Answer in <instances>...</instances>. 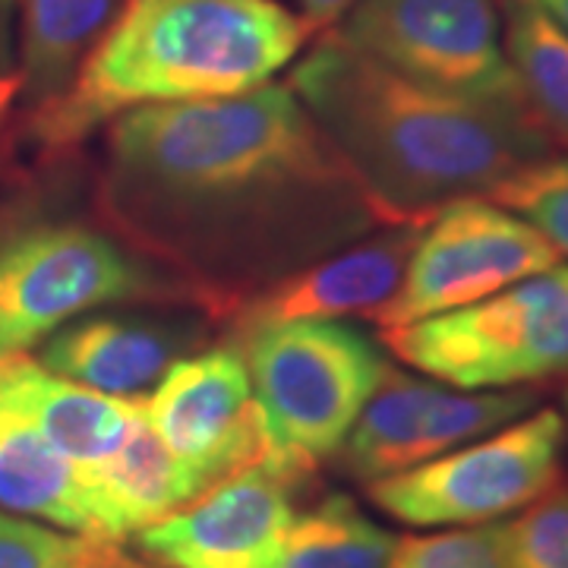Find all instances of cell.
I'll use <instances>...</instances> for the list:
<instances>
[{
  "label": "cell",
  "mask_w": 568,
  "mask_h": 568,
  "mask_svg": "<svg viewBox=\"0 0 568 568\" xmlns=\"http://www.w3.org/2000/svg\"><path fill=\"white\" fill-rule=\"evenodd\" d=\"M99 209L123 246L186 284L209 316L383 224L282 82L111 121Z\"/></svg>",
  "instance_id": "1"
},
{
  "label": "cell",
  "mask_w": 568,
  "mask_h": 568,
  "mask_svg": "<svg viewBox=\"0 0 568 568\" xmlns=\"http://www.w3.org/2000/svg\"><path fill=\"white\" fill-rule=\"evenodd\" d=\"M287 85L383 224L429 222L443 205L489 196L552 155V140L525 102H474L426 89L335 36L291 70Z\"/></svg>",
  "instance_id": "2"
},
{
  "label": "cell",
  "mask_w": 568,
  "mask_h": 568,
  "mask_svg": "<svg viewBox=\"0 0 568 568\" xmlns=\"http://www.w3.org/2000/svg\"><path fill=\"white\" fill-rule=\"evenodd\" d=\"M306 36L278 0H126L67 92L29 111V133L67 152L136 108L241 95L294 61Z\"/></svg>",
  "instance_id": "3"
},
{
  "label": "cell",
  "mask_w": 568,
  "mask_h": 568,
  "mask_svg": "<svg viewBox=\"0 0 568 568\" xmlns=\"http://www.w3.org/2000/svg\"><path fill=\"white\" fill-rule=\"evenodd\" d=\"M265 433V465L291 487L342 452L383 383V347L338 320L263 325L237 338Z\"/></svg>",
  "instance_id": "4"
},
{
  "label": "cell",
  "mask_w": 568,
  "mask_h": 568,
  "mask_svg": "<svg viewBox=\"0 0 568 568\" xmlns=\"http://www.w3.org/2000/svg\"><path fill=\"white\" fill-rule=\"evenodd\" d=\"M383 342L407 366L465 392L568 376V265L477 304L383 328Z\"/></svg>",
  "instance_id": "5"
},
{
  "label": "cell",
  "mask_w": 568,
  "mask_h": 568,
  "mask_svg": "<svg viewBox=\"0 0 568 568\" xmlns=\"http://www.w3.org/2000/svg\"><path fill=\"white\" fill-rule=\"evenodd\" d=\"M136 301L200 297L82 224H26L0 253V357L41 345L82 313Z\"/></svg>",
  "instance_id": "6"
},
{
  "label": "cell",
  "mask_w": 568,
  "mask_h": 568,
  "mask_svg": "<svg viewBox=\"0 0 568 568\" xmlns=\"http://www.w3.org/2000/svg\"><path fill=\"white\" fill-rule=\"evenodd\" d=\"M566 420L544 407L525 420L366 484L373 506L410 528H474L528 508L562 477Z\"/></svg>",
  "instance_id": "7"
},
{
  "label": "cell",
  "mask_w": 568,
  "mask_h": 568,
  "mask_svg": "<svg viewBox=\"0 0 568 568\" xmlns=\"http://www.w3.org/2000/svg\"><path fill=\"white\" fill-rule=\"evenodd\" d=\"M335 39L426 89L474 102H525L496 0H357Z\"/></svg>",
  "instance_id": "8"
},
{
  "label": "cell",
  "mask_w": 568,
  "mask_h": 568,
  "mask_svg": "<svg viewBox=\"0 0 568 568\" xmlns=\"http://www.w3.org/2000/svg\"><path fill=\"white\" fill-rule=\"evenodd\" d=\"M559 263L562 253L525 219L474 196L455 200L426 222L405 282L373 323L395 328L439 316Z\"/></svg>",
  "instance_id": "9"
},
{
  "label": "cell",
  "mask_w": 568,
  "mask_h": 568,
  "mask_svg": "<svg viewBox=\"0 0 568 568\" xmlns=\"http://www.w3.org/2000/svg\"><path fill=\"white\" fill-rule=\"evenodd\" d=\"M142 410L162 443L183 465L205 480L265 465V433L244 354L234 347H212L181 357Z\"/></svg>",
  "instance_id": "10"
},
{
  "label": "cell",
  "mask_w": 568,
  "mask_h": 568,
  "mask_svg": "<svg viewBox=\"0 0 568 568\" xmlns=\"http://www.w3.org/2000/svg\"><path fill=\"white\" fill-rule=\"evenodd\" d=\"M294 489L268 467H246L136 534L155 568H272L294 511Z\"/></svg>",
  "instance_id": "11"
},
{
  "label": "cell",
  "mask_w": 568,
  "mask_h": 568,
  "mask_svg": "<svg viewBox=\"0 0 568 568\" xmlns=\"http://www.w3.org/2000/svg\"><path fill=\"white\" fill-rule=\"evenodd\" d=\"M424 227L426 222L386 224L383 234L354 241L294 275H284L282 282L250 294L227 313L234 335L241 338L263 325L301 320H376V313L405 282L407 263L420 244Z\"/></svg>",
  "instance_id": "12"
},
{
  "label": "cell",
  "mask_w": 568,
  "mask_h": 568,
  "mask_svg": "<svg viewBox=\"0 0 568 568\" xmlns=\"http://www.w3.org/2000/svg\"><path fill=\"white\" fill-rule=\"evenodd\" d=\"M200 325L183 316L95 313L48 335L39 364L92 392L140 398L159 386L164 373L200 345Z\"/></svg>",
  "instance_id": "13"
},
{
  "label": "cell",
  "mask_w": 568,
  "mask_h": 568,
  "mask_svg": "<svg viewBox=\"0 0 568 568\" xmlns=\"http://www.w3.org/2000/svg\"><path fill=\"white\" fill-rule=\"evenodd\" d=\"M85 470L92 534L104 544H123L152 528L205 493V480L164 446L142 410L114 455Z\"/></svg>",
  "instance_id": "14"
},
{
  "label": "cell",
  "mask_w": 568,
  "mask_h": 568,
  "mask_svg": "<svg viewBox=\"0 0 568 568\" xmlns=\"http://www.w3.org/2000/svg\"><path fill=\"white\" fill-rule=\"evenodd\" d=\"M0 392L70 458L92 467L114 455L140 414L142 398H114L70 383L26 354L0 357Z\"/></svg>",
  "instance_id": "15"
},
{
  "label": "cell",
  "mask_w": 568,
  "mask_h": 568,
  "mask_svg": "<svg viewBox=\"0 0 568 568\" xmlns=\"http://www.w3.org/2000/svg\"><path fill=\"white\" fill-rule=\"evenodd\" d=\"M0 508L51 528L92 537L85 470L63 458L0 392Z\"/></svg>",
  "instance_id": "16"
},
{
  "label": "cell",
  "mask_w": 568,
  "mask_h": 568,
  "mask_svg": "<svg viewBox=\"0 0 568 568\" xmlns=\"http://www.w3.org/2000/svg\"><path fill=\"white\" fill-rule=\"evenodd\" d=\"M20 10V99L29 111L54 102L85 54L114 20L118 0H17Z\"/></svg>",
  "instance_id": "17"
},
{
  "label": "cell",
  "mask_w": 568,
  "mask_h": 568,
  "mask_svg": "<svg viewBox=\"0 0 568 568\" xmlns=\"http://www.w3.org/2000/svg\"><path fill=\"white\" fill-rule=\"evenodd\" d=\"M436 386L439 383L388 366L342 446V462L351 477L373 484L420 465V429Z\"/></svg>",
  "instance_id": "18"
},
{
  "label": "cell",
  "mask_w": 568,
  "mask_h": 568,
  "mask_svg": "<svg viewBox=\"0 0 568 568\" xmlns=\"http://www.w3.org/2000/svg\"><path fill=\"white\" fill-rule=\"evenodd\" d=\"M503 44L534 121L568 145V36L530 0H508Z\"/></svg>",
  "instance_id": "19"
},
{
  "label": "cell",
  "mask_w": 568,
  "mask_h": 568,
  "mask_svg": "<svg viewBox=\"0 0 568 568\" xmlns=\"http://www.w3.org/2000/svg\"><path fill=\"white\" fill-rule=\"evenodd\" d=\"M395 544L351 496L335 493L291 521L272 568H386Z\"/></svg>",
  "instance_id": "20"
},
{
  "label": "cell",
  "mask_w": 568,
  "mask_h": 568,
  "mask_svg": "<svg viewBox=\"0 0 568 568\" xmlns=\"http://www.w3.org/2000/svg\"><path fill=\"white\" fill-rule=\"evenodd\" d=\"M118 552L121 544L44 528L0 508V568H99Z\"/></svg>",
  "instance_id": "21"
},
{
  "label": "cell",
  "mask_w": 568,
  "mask_h": 568,
  "mask_svg": "<svg viewBox=\"0 0 568 568\" xmlns=\"http://www.w3.org/2000/svg\"><path fill=\"white\" fill-rule=\"evenodd\" d=\"M493 200L525 215L549 244L568 256V159H540L511 174L493 193Z\"/></svg>",
  "instance_id": "22"
},
{
  "label": "cell",
  "mask_w": 568,
  "mask_h": 568,
  "mask_svg": "<svg viewBox=\"0 0 568 568\" xmlns=\"http://www.w3.org/2000/svg\"><path fill=\"white\" fill-rule=\"evenodd\" d=\"M386 568H508L506 525H474L407 537L395 544Z\"/></svg>",
  "instance_id": "23"
},
{
  "label": "cell",
  "mask_w": 568,
  "mask_h": 568,
  "mask_svg": "<svg viewBox=\"0 0 568 568\" xmlns=\"http://www.w3.org/2000/svg\"><path fill=\"white\" fill-rule=\"evenodd\" d=\"M508 568H568V484L534 499L506 525Z\"/></svg>",
  "instance_id": "24"
},
{
  "label": "cell",
  "mask_w": 568,
  "mask_h": 568,
  "mask_svg": "<svg viewBox=\"0 0 568 568\" xmlns=\"http://www.w3.org/2000/svg\"><path fill=\"white\" fill-rule=\"evenodd\" d=\"M17 0H0V82L17 80Z\"/></svg>",
  "instance_id": "25"
},
{
  "label": "cell",
  "mask_w": 568,
  "mask_h": 568,
  "mask_svg": "<svg viewBox=\"0 0 568 568\" xmlns=\"http://www.w3.org/2000/svg\"><path fill=\"white\" fill-rule=\"evenodd\" d=\"M297 10H301V20L306 22V29H323L328 22L342 20L347 10L357 3V0H294Z\"/></svg>",
  "instance_id": "26"
},
{
  "label": "cell",
  "mask_w": 568,
  "mask_h": 568,
  "mask_svg": "<svg viewBox=\"0 0 568 568\" xmlns=\"http://www.w3.org/2000/svg\"><path fill=\"white\" fill-rule=\"evenodd\" d=\"M530 3L568 36V0H530Z\"/></svg>",
  "instance_id": "27"
},
{
  "label": "cell",
  "mask_w": 568,
  "mask_h": 568,
  "mask_svg": "<svg viewBox=\"0 0 568 568\" xmlns=\"http://www.w3.org/2000/svg\"><path fill=\"white\" fill-rule=\"evenodd\" d=\"M26 224H32V222H26L22 215H13V212H10V215H0V253H3V246L10 244Z\"/></svg>",
  "instance_id": "28"
},
{
  "label": "cell",
  "mask_w": 568,
  "mask_h": 568,
  "mask_svg": "<svg viewBox=\"0 0 568 568\" xmlns=\"http://www.w3.org/2000/svg\"><path fill=\"white\" fill-rule=\"evenodd\" d=\"M13 99H20V77L10 82H0V121L7 118V111H10Z\"/></svg>",
  "instance_id": "29"
},
{
  "label": "cell",
  "mask_w": 568,
  "mask_h": 568,
  "mask_svg": "<svg viewBox=\"0 0 568 568\" xmlns=\"http://www.w3.org/2000/svg\"><path fill=\"white\" fill-rule=\"evenodd\" d=\"M99 568H149V566H142V562H133L130 556H123V549H121V552H118V556H114L111 562H104V566H99Z\"/></svg>",
  "instance_id": "30"
},
{
  "label": "cell",
  "mask_w": 568,
  "mask_h": 568,
  "mask_svg": "<svg viewBox=\"0 0 568 568\" xmlns=\"http://www.w3.org/2000/svg\"><path fill=\"white\" fill-rule=\"evenodd\" d=\"M566 410H568V392H566Z\"/></svg>",
  "instance_id": "31"
}]
</instances>
